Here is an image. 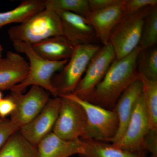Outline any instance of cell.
<instances>
[{
    "instance_id": "cell-1",
    "label": "cell",
    "mask_w": 157,
    "mask_h": 157,
    "mask_svg": "<svg viewBox=\"0 0 157 157\" xmlns=\"http://www.w3.org/2000/svg\"><path fill=\"white\" fill-rule=\"evenodd\" d=\"M141 50L138 45L124 58L115 59L103 79L83 100L113 110L124 91L139 79L137 59Z\"/></svg>"
},
{
    "instance_id": "cell-2",
    "label": "cell",
    "mask_w": 157,
    "mask_h": 157,
    "mask_svg": "<svg viewBox=\"0 0 157 157\" xmlns=\"http://www.w3.org/2000/svg\"><path fill=\"white\" fill-rule=\"evenodd\" d=\"M14 49L25 54L29 60V72L25 79L11 89V92H21L29 86H38L43 88L55 97L57 93L52 84V78L55 73L60 71L69 60L50 61L39 56L28 43L21 42H12Z\"/></svg>"
},
{
    "instance_id": "cell-3",
    "label": "cell",
    "mask_w": 157,
    "mask_h": 157,
    "mask_svg": "<svg viewBox=\"0 0 157 157\" xmlns=\"http://www.w3.org/2000/svg\"><path fill=\"white\" fill-rule=\"evenodd\" d=\"M8 33L12 42L34 45L51 37L63 36L61 20L56 12L45 9L11 27Z\"/></svg>"
},
{
    "instance_id": "cell-4",
    "label": "cell",
    "mask_w": 157,
    "mask_h": 157,
    "mask_svg": "<svg viewBox=\"0 0 157 157\" xmlns=\"http://www.w3.org/2000/svg\"><path fill=\"white\" fill-rule=\"evenodd\" d=\"M76 102L84 109L87 118V128L82 139H92L111 142L119 126L117 114L113 109L109 110L90 103L72 93L59 95Z\"/></svg>"
},
{
    "instance_id": "cell-5",
    "label": "cell",
    "mask_w": 157,
    "mask_h": 157,
    "mask_svg": "<svg viewBox=\"0 0 157 157\" xmlns=\"http://www.w3.org/2000/svg\"><path fill=\"white\" fill-rule=\"evenodd\" d=\"M101 48L97 44H84L75 46L67 63L52 78V84L59 95L74 92L85 72L90 61Z\"/></svg>"
},
{
    "instance_id": "cell-6",
    "label": "cell",
    "mask_w": 157,
    "mask_h": 157,
    "mask_svg": "<svg viewBox=\"0 0 157 157\" xmlns=\"http://www.w3.org/2000/svg\"><path fill=\"white\" fill-rule=\"evenodd\" d=\"M153 7L149 6L135 13L125 14L118 23L109 41L114 49L116 59L124 58L139 45L144 19Z\"/></svg>"
},
{
    "instance_id": "cell-7",
    "label": "cell",
    "mask_w": 157,
    "mask_h": 157,
    "mask_svg": "<svg viewBox=\"0 0 157 157\" xmlns=\"http://www.w3.org/2000/svg\"><path fill=\"white\" fill-rule=\"evenodd\" d=\"M61 105L53 133L66 140H76L84 137L87 128V118L84 109L75 101L59 97Z\"/></svg>"
},
{
    "instance_id": "cell-8",
    "label": "cell",
    "mask_w": 157,
    "mask_h": 157,
    "mask_svg": "<svg viewBox=\"0 0 157 157\" xmlns=\"http://www.w3.org/2000/svg\"><path fill=\"white\" fill-rule=\"evenodd\" d=\"M150 132L149 121L142 94L136 101L124 134L114 146L133 152H144Z\"/></svg>"
},
{
    "instance_id": "cell-9",
    "label": "cell",
    "mask_w": 157,
    "mask_h": 157,
    "mask_svg": "<svg viewBox=\"0 0 157 157\" xmlns=\"http://www.w3.org/2000/svg\"><path fill=\"white\" fill-rule=\"evenodd\" d=\"M115 59L112 45L109 42L103 45L90 61L84 76L78 82L73 94L85 100L103 79Z\"/></svg>"
},
{
    "instance_id": "cell-10",
    "label": "cell",
    "mask_w": 157,
    "mask_h": 157,
    "mask_svg": "<svg viewBox=\"0 0 157 157\" xmlns=\"http://www.w3.org/2000/svg\"><path fill=\"white\" fill-rule=\"evenodd\" d=\"M16 104L10 120L20 128L34 119L42 111L49 97L47 91L38 86H32L25 94L11 92L9 96Z\"/></svg>"
},
{
    "instance_id": "cell-11",
    "label": "cell",
    "mask_w": 157,
    "mask_h": 157,
    "mask_svg": "<svg viewBox=\"0 0 157 157\" xmlns=\"http://www.w3.org/2000/svg\"><path fill=\"white\" fill-rule=\"evenodd\" d=\"M60 105L59 97L49 99L40 113L31 122L20 128V133L29 143L37 147L53 128L58 117Z\"/></svg>"
},
{
    "instance_id": "cell-12",
    "label": "cell",
    "mask_w": 157,
    "mask_h": 157,
    "mask_svg": "<svg viewBox=\"0 0 157 157\" xmlns=\"http://www.w3.org/2000/svg\"><path fill=\"white\" fill-rule=\"evenodd\" d=\"M56 13L61 20L63 36L73 46L96 44L95 32L85 17L71 12Z\"/></svg>"
},
{
    "instance_id": "cell-13",
    "label": "cell",
    "mask_w": 157,
    "mask_h": 157,
    "mask_svg": "<svg viewBox=\"0 0 157 157\" xmlns=\"http://www.w3.org/2000/svg\"><path fill=\"white\" fill-rule=\"evenodd\" d=\"M124 2L120 0L106 9L90 11L86 17L94 29L98 40L104 45L108 44L113 30L125 14Z\"/></svg>"
},
{
    "instance_id": "cell-14",
    "label": "cell",
    "mask_w": 157,
    "mask_h": 157,
    "mask_svg": "<svg viewBox=\"0 0 157 157\" xmlns=\"http://www.w3.org/2000/svg\"><path fill=\"white\" fill-rule=\"evenodd\" d=\"M29 63L19 54L9 51L0 59V90H11L22 82L29 72Z\"/></svg>"
},
{
    "instance_id": "cell-15",
    "label": "cell",
    "mask_w": 157,
    "mask_h": 157,
    "mask_svg": "<svg viewBox=\"0 0 157 157\" xmlns=\"http://www.w3.org/2000/svg\"><path fill=\"white\" fill-rule=\"evenodd\" d=\"M142 92V83L140 79L136 80L129 86L119 98L113 110L118 119V129L112 140L115 144L121 140L132 116L136 101Z\"/></svg>"
},
{
    "instance_id": "cell-16",
    "label": "cell",
    "mask_w": 157,
    "mask_h": 157,
    "mask_svg": "<svg viewBox=\"0 0 157 157\" xmlns=\"http://www.w3.org/2000/svg\"><path fill=\"white\" fill-rule=\"evenodd\" d=\"M38 157H70L81 154L83 142L81 139L66 140L50 132L37 146Z\"/></svg>"
},
{
    "instance_id": "cell-17",
    "label": "cell",
    "mask_w": 157,
    "mask_h": 157,
    "mask_svg": "<svg viewBox=\"0 0 157 157\" xmlns=\"http://www.w3.org/2000/svg\"><path fill=\"white\" fill-rule=\"evenodd\" d=\"M32 46L34 51L42 58L55 62L70 59L75 48L63 36L48 38Z\"/></svg>"
},
{
    "instance_id": "cell-18",
    "label": "cell",
    "mask_w": 157,
    "mask_h": 157,
    "mask_svg": "<svg viewBox=\"0 0 157 157\" xmlns=\"http://www.w3.org/2000/svg\"><path fill=\"white\" fill-rule=\"evenodd\" d=\"M82 140L83 142V151L79 155L81 157H145L144 152L127 151L103 141Z\"/></svg>"
},
{
    "instance_id": "cell-19",
    "label": "cell",
    "mask_w": 157,
    "mask_h": 157,
    "mask_svg": "<svg viewBox=\"0 0 157 157\" xmlns=\"http://www.w3.org/2000/svg\"><path fill=\"white\" fill-rule=\"evenodd\" d=\"M45 9L44 0H25L16 8L0 12V28L13 23H21L34 14Z\"/></svg>"
},
{
    "instance_id": "cell-20",
    "label": "cell",
    "mask_w": 157,
    "mask_h": 157,
    "mask_svg": "<svg viewBox=\"0 0 157 157\" xmlns=\"http://www.w3.org/2000/svg\"><path fill=\"white\" fill-rule=\"evenodd\" d=\"M17 132L10 136L0 149V157H38L37 147Z\"/></svg>"
},
{
    "instance_id": "cell-21",
    "label": "cell",
    "mask_w": 157,
    "mask_h": 157,
    "mask_svg": "<svg viewBox=\"0 0 157 157\" xmlns=\"http://www.w3.org/2000/svg\"><path fill=\"white\" fill-rule=\"evenodd\" d=\"M142 83V96L149 121L150 132L157 133V80L148 79L139 74Z\"/></svg>"
},
{
    "instance_id": "cell-22",
    "label": "cell",
    "mask_w": 157,
    "mask_h": 157,
    "mask_svg": "<svg viewBox=\"0 0 157 157\" xmlns=\"http://www.w3.org/2000/svg\"><path fill=\"white\" fill-rule=\"evenodd\" d=\"M45 9L54 11L71 12L84 17L90 11L88 0H44Z\"/></svg>"
},
{
    "instance_id": "cell-23",
    "label": "cell",
    "mask_w": 157,
    "mask_h": 157,
    "mask_svg": "<svg viewBox=\"0 0 157 157\" xmlns=\"http://www.w3.org/2000/svg\"><path fill=\"white\" fill-rule=\"evenodd\" d=\"M137 68L139 74L151 80H157V47L140 51L137 57Z\"/></svg>"
},
{
    "instance_id": "cell-24",
    "label": "cell",
    "mask_w": 157,
    "mask_h": 157,
    "mask_svg": "<svg viewBox=\"0 0 157 157\" xmlns=\"http://www.w3.org/2000/svg\"><path fill=\"white\" fill-rule=\"evenodd\" d=\"M157 42V7H153L144 19L139 43L141 50L154 46Z\"/></svg>"
},
{
    "instance_id": "cell-25",
    "label": "cell",
    "mask_w": 157,
    "mask_h": 157,
    "mask_svg": "<svg viewBox=\"0 0 157 157\" xmlns=\"http://www.w3.org/2000/svg\"><path fill=\"white\" fill-rule=\"evenodd\" d=\"M20 129V127L10 119L0 118V149L10 136L19 131Z\"/></svg>"
},
{
    "instance_id": "cell-26",
    "label": "cell",
    "mask_w": 157,
    "mask_h": 157,
    "mask_svg": "<svg viewBox=\"0 0 157 157\" xmlns=\"http://www.w3.org/2000/svg\"><path fill=\"white\" fill-rule=\"evenodd\" d=\"M157 5V0H124V2L125 14L135 13L146 7H155Z\"/></svg>"
},
{
    "instance_id": "cell-27",
    "label": "cell",
    "mask_w": 157,
    "mask_h": 157,
    "mask_svg": "<svg viewBox=\"0 0 157 157\" xmlns=\"http://www.w3.org/2000/svg\"><path fill=\"white\" fill-rule=\"evenodd\" d=\"M16 108V104L10 97L0 100V118L11 115Z\"/></svg>"
},
{
    "instance_id": "cell-28",
    "label": "cell",
    "mask_w": 157,
    "mask_h": 157,
    "mask_svg": "<svg viewBox=\"0 0 157 157\" xmlns=\"http://www.w3.org/2000/svg\"><path fill=\"white\" fill-rule=\"evenodd\" d=\"M120 0H88L90 11H99L108 8Z\"/></svg>"
},
{
    "instance_id": "cell-29",
    "label": "cell",
    "mask_w": 157,
    "mask_h": 157,
    "mask_svg": "<svg viewBox=\"0 0 157 157\" xmlns=\"http://www.w3.org/2000/svg\"><path fill=\"white\" fill-rule=\"evenodd\" d=\"M2 46L0 45V59H1V52H2Z\"/></svg>"
},
{
    "instance_id": "cell-30",
    "label": "cell",
    "mask_w": 157,
    "mask_h": 157,
    "mask_svg": "<svg viewBox=\"0 0 157 157\" xmlns=\"http://www.w3.org/2000/svg\"><path fill=\"white\" fill-rule=\"evenodd\" d=\"M2 93L0 91V100H2Z\"/></svg>"
},
{
    "instance_id": "cell-31",
    "label": "cell",
    "mask_w": 157,
    "mask_h": 157,
    "mask_svg": "<svg viewBox=\"0 0 157 157\" xmlns=\"http://www.w3.org/2000/svg\"><path fill=\"white\" fill-rule=\"evenodd\" d=\"M156 157L154 156H153V155H151V156H150V157Z\"/></svg>"
}]
</instances>
